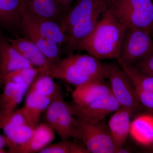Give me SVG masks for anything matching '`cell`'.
Segmentation results:
<instances>
[{"instance_id":"cell-1","label":"cell","mask_w":153,"mask_h":153,"mask_svg":"<svg viewBox=\"0 0 153 153\" xmlns=\"http://www.w3.org/2000/svg\"><path fill=\"white\" fill-rule=\"evenodd\" d=\"M126 28L109 10L91 33L76 45L75 51H84L100 60L117 59Z\"/></svg>"},{"instance_id":"cell-2","label":"cell","mask_w":153,"mask_h":153,"mask_svg":"<svg viewBox=\"0 0 153 153\" xmlns=\"http://www.w3.org/2000/svg\"><path fill=\"white\" fill-rule=\"evenodd\" d=\"M109 63H102L89 54H69L52 65L49 74L75 87L108 78Z\"/></svg>"},{"instance_id":"cell-3","label":"cell","mask_w":153,"mask_h":153,"mask_svg":"<svg viewBox=\"0 0 153 153\" xmlns=\"http://www.w3.org/2000/svg\"><path fill=\"white\" fill-rule=\"evenodd\" d=\"M152 0H111L108 10L126 28L146 31L151 36L153 27Z\"/></svg>"},{"instance_id":"cell-4","label":"cell","mask_w":153,"mask_h":153,"mask_svg":"<svg viewBox=\"0 0 153 153\" xmlns=\"http://www.w3.org/2000/svg\"><path fill=\"white\" fill-rule=\"evenodd\" d=\"M44 114L45 122L61 140L79 139L73 107L63 100L62 96L52 100Z\"/></svg>"},{"instance_id":"cell-5","label":"cell","mask_w":153,"mask_h":153,"mask_svg":"<svg viewBox=\"0 0 153 153\" xmlns=\"http://www.w3.org/2000/svg\"><path fill=\"white\" fill-rule=\"evenodd\" d=\"M79 138L89 153H116L118 148L108 126L102 123L76 117Z\"/></svg>"},{"instance_id":"cell-6","label":"cell","mask_w":153,"mask_h":153,"mask_svg":"<svg viewBox=\"0 0 153 153\" xmlns=\"http://www.w3.org/2000/svg\"><path fill=\"white\" fill-rule=\"evenodd\" d=\"M153 52V40L146 31L136 28H128L124 36L118 62L132 66Z\"/></svg>"},{"instance_id":"cell-7","label":"cell","mask_w":153,"mask_h":153,"mask_svg":"<svg viewBox=\"0 0 153 153\" xmlns=\"http://www.w3.org/2000/svg\"><path fill=\"white\" fill-rule=\"evenodd\" d=\"M108 79L113 95L121 107L133 115L139 108L140 103L130 79L122 68L114 63H109Z\"/></svg>"},{"instance_id":"cell-8","label":"cell","mask_w":153,"mask_h":153,"mask_svg":"<svg viewBox=\"0 0 153 153\" xmlns=\"http://www.w3.org/2000/svg\"><path fill=\"white\" fill-rule=\"evenodd\" d=\"M111 0H75L71 8L60 22L65 33L71 27L84 19L102 16L108 10Z\"/></svg>"},{"instance_id":"cell-9","label":"cell","mask_w":153,"mask_h":153,"mask_svg":"<svg viewBox=\"0 0 153 153\" xmlns=\"http://www.w3.org/2000/svg\"><path fill=\"white\" fill-rule=\"evenodd\" d=\"M22 24L27 25L56 43L61 49L67 42V38L60 23L53 19L35 15L27 10L23 16Z\"/></svg>"},{"instance_id":"cell-10","label":"cell","mask_w":153,"mask_h":153,"mask_svg":"<svg viewBox=\"0 0 153 153\" xmlns=\"http://www.w3.org/2000/svg\"><path fill=\"white\" fill-rule=\"evenodd\" d=\"M27 10L25 0H0V29L17 37Z\"/></svg>"},{"instance_id":"cell-11","label":"cell","mask_w":153,"mask_h":153,"mask_svg":"<svg viewBox=\"0 0 153 153\" xmlns=\"http://www.w3.org/2000/svg\"><path fill=\"white\" fill-rule=\"evenodd\" d=\"M111 94L109 84L105 80L92 81L75 87L71 96L73 105L77 107L87 106Z\"/></svg>"},{"instance_id":"cell-12","label":"cell","mask_w":153,"mask_h":153,"mask_svg":"<svg viewBox=\"0 0 153 153\" xmlns=\"http://www.w3.org/2000/svg\"><path fill=\"white\" fill-rule=\"evenodd\" d=\"M32 66V64L12 46L0 29V81L12 71Z\"/></svg>"},{"instance_id":"cell-13","label":"cell","mask_w":153,"mask_h":153,"mask_svg":"<svg viewBox=\"0 0 153 153\" xmlns=\"http://www.w3.org/2000/svg\"><path fill=\"white\" fill-rule=\"evenodd\" d=\"M72 106L76 117L93 122L102 121L121 107L112 94L87 106Z\"/></svg>"},{"instance_id":"cell-14","label":"cell","mask_w":153,"mask_h":153,"mask_svg":"<svg viewBox=\"0 0 153 153\" xmlns=\"http://www.w3.org/2000/svg\"><path fill=\"white\" fill-rule=\"evenodd\" d=\"M54 130L47 123H39L27 141L10 149L7 153H39L55 139Z\"/></svg>"},{"instance_id":"cell-15","label":"cell","mask_w":153,"mask_h":153,"mask_svg":"<svg viewBox=\"0 0 153 153\" xmlns=\"http://www.w3.org/2000/svg\"><path fill=\"white\" fill-rule=\"evenodd\" d=\"M9 42L23 57L42 73L49 74L50 63L45 55L32 41L25 37L8 39Z\"/></svg>"},{"instance_id":"cell-16","label":"cell","mask_w":153,"mask_h":153,"mask_svg":"<svg viewBox=\"0 0 153 153\" xmlns=\"http://www.w3.org/2000/svg\"><path fill=\"white\" fill-rule=\"evenodd\" d=\"M3 90L0 94V119L8 116L16 109L27 92L29 86L5 81L3 83Z\"/></svg>"},{"instance_id":"cell-17","label":"cell","mask_w":153,"mask_h":153,"mask_svg":"<svg viewBox=\"0 0 153 153\" xmlns=\"http://www.w3.org/2000/svg\"><path fill=\"white\" fill-rule=\"evenodd\" d=\"M20 33L37 46L47 58L50 66L61 59L62 49L56 43L45 38L36 30L27 25L21 24Z\"/></svg>"},{"instance_id":"cell-18","label":"cell","mask_w":153,"mask_h":153,"mask_svg":"<svg viewBox=\"0 0 153 153\" xmlns=\"http://www.w3.org/2000/svg\"><path fill=\"white\" fill-rule=\"evenodd\" d=\"M132 116L128 110L120 107L114 112L108 121L110 133L118 149L123 146L129 134Z\"/></svg>"},{"instance_id":"cell-19","label":"cell","mask_w":153,"mask_h":153,"mask_svg":"<svg viewBox=\"0 0 153 153\" xmlns=\"http://www.w3.org/2000/svg\"><path fill=\"white\" fill-rule=\"evenodd\" d=\"M52 100L36 94L27 92L25 105L21 108L27 123L36 128L40 123L41 116Z\"/></svg>"},{"instance_id":"cell-20","label":"cell","mask_w":153,"mask_h":153,"mask_svg":"<svg viewBox=\"0 0 153 153\" xmlns=\"http://www.w3.org/2000/svg\"><path fill=\"white\" fill-rule=\"evenodd\" d=\"M129 134L136 142L143 146L153 143V116L140 115L131 123Z\"/></svg>"},{"instance_id":"cell-21","label":"cell","mask_w":153,"mask_h":153,"mask_svg":"<svg viewBox=\"0 0 153 153\" xmlns=\"http://www.w3.org/2000/svg\"><path fill=\"white\" fill-rule=\"evenodd\" d=\"M53 78L49 74L40 72L29 87L28 92L48 97L52 100L62 96L60 88Z\"/></svg>"},{"instance_id":"cell-22","label":"cell","mask_w":153,"mask_h":153,"mask_svg":"<svg viewBox=\"0 0 153 153\" xmlns=\"http://www.w3.org/2000/svg\"><path fill=\"white\" fill-rule=\"evenodd\" d=\"M25 1L27 10L30 13L53 19L60 23L62 16L55 0H25Z\"/></svg>"},{"instance_id":"cell-23","label":"cell","mask_w":153,"mask_h":153,"mask_svg":"<svg viewBox=\"0 0 153 153\" xmlns=\"http://www.w3.org/2000/svg\"><path fill=\"white\" fill-rule=\"evenodd\" d=\"M118 62L130 79L134 87L144 91L153 92V76L142 74L132 66Z\"/></svg>"},{"instance_id":"cell-24","label":"cell","mask_w":153,"mask_h":153,"mask_svg":"<svg viewBox=\"0 0 153 153\" xmlns=\"http://www.w3.org/2000/svg\"><path fill=\"white\" fill-rule=\"evenodd\" d=\"M41 72L38 68L32 66L20 68L9 73L5 75L0 81V85L5 81L12 82L25 84L30 87L39 73Z\"/></svg>"},{"instance_id":"cell-25","label":"cell","mask_w":153,"mask_h":153,"mask_svg":"<svg viewBox=\"0 0 153 153\" xmlns=\"http://www.w3.org/2000/svg\"><path fill=\"white\" fill-rule=\"evenodd\" d=\"M40 153H89L85 146L71 142L68 140H61L59 142L50 143Z\"/></svg>"},{"instance_id":"cell-26","label":"cell","mask_w":153,"mask_h":153,"mask_svg":"<svg viewBox=\"0 0 153 153\" xmlns=\"http://www.w3.org/2000/svg\"><path fill=\"white\" fill-rule=\"evenodd\" d=\"M27 123L25 124L11 130L5 135L8 140L7 147L11 149L24 143L29 139L34 130Z\"/></svg>"},{"instance_id":"cell-27","label":"cell","mask_w":153,"mask_h":153,"mask_svg":"<svg viewBox=\"0 0 153 153\" xmlns=\"http://www.w3.org/2000/svg\"><path fill=\"white\" fill-rule=\"evenodd\" d=\"M27 123L22 108L16 109L8 116L0 119V127L5 135L11 130L25 124Z\"/></svg>"},{"instance_id":"cell-28","label":"cell","mask_w":153,"mask_h":153,"mask_svg":"<svg viewBox=\"0 0 153 153\" xmlns=\"http://www.w3.org/2000/svg\"><path fill=\"white\" fill-rule=\"evenodd\" d=\"M131 66L142 74L153 76V52L137 61Z\"/></svg>"},{"instance_id":"cell-29","label":"cell","mask_w":153,"mask_h":153,"mask_svg":"<svg viewBox=\"0 0 153 153\" xmlns=\"http://www.w3.org/2000/svg\"><path fill=\"white\" fill-rule=\"evenodd\" d=\"M134 89L140 104L149 109L153 110V92L144 91L135 87Z\"/></svg>"},{"instance_id":"cell-30","label":"cell","mask_w":153,"mask_h":153,"mask_svg":"<svg viewBox=\"0 0 153 153\" xmlns=\"http://www.w3.org/2000/svg\"><path fill=\"white\" fill-rule=\"evenodd\" d=\"M8 140L5 136L0 134V153H7L4 148L7 146Z\"/></svg>"},{"instance_id":"cell-31","label":"cell","mask_w":153,"mask_h":153,"mask_svg":"<svg viewBox=\"0 0 153 153\" xmlns=\"http://www.w3.org/2000/svg\"><path fill=\"white\" fill-rule=\"evenodd\" d=\"M151 36H152V39L153 40V27L152 30V33H151Z\"/></svg>"},{"instance_id":"cell-32","label":"cell","mask_w":153,"mask_h":153,"mask_svg":"<svg viewBox=\"0 0 153 153\" xmlns=\"http://www.w3.org/2000/svg\"><path fill=\"white\" fill-rule=\"evenodd\" d=\"M0 129H1V127H0Z\"/></svg>"},{"instance_id":"cell-33","label":"cell","mask_w":153,"mask_h":153,"mask_svg":"<svg viewBox=\"0 0 153 153\" xmlns=\"http://www.w3.org/2000/svg\"><path fill=\"white\" fill-rule=\"evenodd\" d=\"M0 86H1V85H0Z\"/></svg>"}]
</instances>
